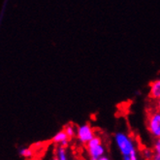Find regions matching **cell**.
<instances>
[{
	"mask_svg": "<svg viewBox=\"0 0 160 160\" xmlns=\"http://www.w3.org/2000/svg\"><path fill=\"white\" fill-rule=\"evenodd\" d=\"M18 153L24 158H31L33 156V150L30 148H20Z\"/></svg>",
	"mask_w": 160,
	"mask_h": 160,
	"instance_id": "9c48e42d",
	"label": "cell"
},
{
	"mask_svg": "<svg viewBox=\"0 0 160 160\" xmlns=\"http://www.w3.org/2000/svg\"><path fill=\"white\" fill-rule=\"evenodd\" d=\"M69 141H70V138L64 131V129L58 131V132L52 137V142L58 146L67 147L69 144Z\"/></svg>",
	"mask_w": 160,
	"mask_h": 160,
	"instance_id": "5b68a950",
	"label": "cell"
},
{
	"mask_svg": "<svg viewBox=\"0 0 160 160\" xmlns=\"http://www.w3.org/2000/svg\"><path fill=\"white\" fill-rule=\"evenodd\" d=\"M86 149L89 160H97L99 157L105 155L106 152V148L99 136L92 138L86 145Z\"/></svg>",
	"mask_w": 160,
	"mask_h": 160,
	"instance_id": "3957f363",
	"label": "cell"
},
{
	"mask_svg": "<svg viewBox=\"0 0 160 160\" xmlns=\"http://www.w3.org/2000/svg\"><path fill=\"white\" fill-rule=\"evenodd\" d=\"M146 125L150 136L154 139L160 138V111L155 107L148 111Z\"/></svg>",
	"mask_w": 160,
	"mask_h": 160,
	"instance_id": "7a4b0ae2",
	"label": "cell"
},
{
	"mask_svg": "<svg viewBox=\"0 0 160 160\" xmlns=\"http://www.w3.org/2000/svg\"><path fill=\"white\" fill-rule=\"evenodd\" d=\"M158 111H160V97L157 99V100H155V106H154Z\"/></svg>",
	"mask_w": 160,
	"mask_h": 160,
	"instance_id": "7c38bea8",
	"label": "cell"
},
{
	"mask_svg": "<svg viewBox=\"0 0 160 160\" xmlns=\"http://www.w3.org/2000/svg\"><path fill=\"white\" fill-rule=\"evenodd\" d=\"M64 131H65V132H66V134L69 136V138H70V139H72V138H74L75 136H76V133H77V128L75 127L73 124L69 123V124H67L66 126L64 127Z\"/></svg>",
	"mask_w": 160,
	"mask_h": 160,
	"instance_id": "ba28073f",
	"label": "cell"
},
{
	"mask_svg": "<svg viewBox=\"0 0 160 160\" xmlns=\"http://www.w3.org/2000/svg\"><path fill=\"white\" fill-rule=\"evenodd\" d=\"M95 136H96L95 131H94L93 127L88 123H84L77 127L76 138L81 145L86 146L89 141Z\"/></svg>",
	"mask_w": 160,
	"mask_h": 160,
	"instance_id": "277c9868",
	"label": "cell"
},
{
	"mask_svg": "<svg viewBox=\"0 0 160 160\" xmlns=\"http://www.w3.org/2000/svg\"><path fill=\"white\" fill-rule=\"evenodd\" d=\"M52 160H58V159L56 158V157H53V158H52Z\"/></svg>",
	"mask_w": 160,
	"mask_h": 160,
	"instance_id": "5bb4252c",
	"label": "cell"
},
{
	"mask_svg": "<svg viewBox=\"0 0 160 160\" xmlns=\"http://www.w3.org/2000/svg\"><path fill=\"white\" fill-rule=\"evenodd\" d=\"M150 160H160V150H157V152H153L152 157Z\"/></svg>",
	"mask_w": 160,
	"mask_h": 160,
	"instance_id": "8fae6325",
	"label": "cell"
},
{
	"mask_svg": "<svg viewBox=\"0 0 160 160\" xmlns=\"http://www.w3.org/2000/svg\"><path fill=\"white\" fill-rule=\"evenodd\" d=\"M153 154V149L152 148H145L143 149V156L146 160H150Z\"/></svg>",
	"mask_w": 160,
	"mask_h": 160,
	"instance_id": "30bf717a",
	"label": "cell"
},
{
	"mask_svg": "<svg viewBox=\"0 0 160 160\" xmlns=\"http://www.w3.org/2000/svg\"><path fill=\"white\" fill-rule=\"evenodd\" d=\"M114 138L116 146L122 156V160H139L136 143L129 134L117 132Z\"/></svg>",
	"mask_w": 160,
	"mask_h": 160,
	"instance_id": "6da1fadb",
	"label": "cell"
},
{
	"mask_svg": "<svg viewBox=\"0 0 160 160\" xmlns=\"http://www.w3.org/2000/svg\"><path fill=\"white\" fill-rule=\"evenodd\" d=\"M55 157L58 160H69L68 152L66 149V147L63 146H58L55 148Z\"/></svg>",
	"mask_w": 160,
	"mask_h": 160,
	"instance_id": "52a82bcc",
	"label": "cell"
},
{
	"mask_svg": "<svg viewBox=\"0 0 160 160\" xmlns=\"http://www.w3.org/2000/svg\"><path fill=\"white\" fill-rule=\"evenodd\" d=\"M97 160H111L107 155H103V156H101V157H99Z\"/></svg>",
	"mask_w": 160,
	"mask_h": 160,
	"instance_id": "4fadbf2b",
	"label": "cell"
},
{
	"mask_svg": "<svg viewBox=\"0 0 160 160\" xmlns=\"http://www.w3.org/2000/svg\"><path fill=\"white\" fill-rule=\"evenodd\" d=\"M148 96L152 100H157L160 97V79L153 81L149 84V92Z\"/></svg>",
	"mask_w": 160,
	"mask_h": 160,
	"instance_id": "8992f818",
	"label": "cell"
},
{
	"mask_svg": "<svg viewBox=\"0 0 160 160\" xmlns=\"http://www.w3.org/2000/svg\"><path fill=\"white\" fill-rule=\"evenodd\" d=\"M33 160H36V159H33Z\"/></svg>",
	"mask_w": 160,
	"mask_h": 160,
	"instance_id": "9a60e30c",
	"label": "cell"
}]
</instances>
